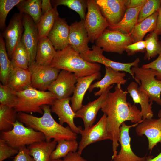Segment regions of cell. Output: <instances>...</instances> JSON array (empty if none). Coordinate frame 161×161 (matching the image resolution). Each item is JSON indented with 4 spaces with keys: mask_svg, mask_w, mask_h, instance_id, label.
<instances>
[{
    "mask_svg": "<svg viewBox=\"0 0 161 161\" xmlns=\"http://www.w3.org/2000/svg\"><path fill=\"white\" fill-rule=\"evenodd\" d=\"M135 132L139 136L145 135L148 140V150L151 152L157 144H161V119H146L136 127Z\"/></svg>",
    "mask_w": 161,
    "mask_h": 161,
    "instance_id": "obj_17",
    "label": "cell"
},
{
    "mask_svg": "<svg viewBox=\"0 0 161 161\" xmlns=\"http://www.w3.org/2000/svg\"><path fill=\"white\" fill-rule=\"evenodd\" d=\"M143 6L127 9L120 21L115 25L109 26L107 29L130 35L134 27L137 24L139 13Z\"/></svg>",
    "mask_w": 161,
    "mask_h": 161,
    "instance_id": "obj_27",
    "label": "cell"
},
{
    "mask_svg": "<svg viewBox=\"0 0 161 161\" xmlns=\"http://www.w3.org/2000/svg\"><path fill=\"white\" fill-rule=\"evenodd\" d=\"M19 150L9 145L4 140L0 138V161H3L17 154Z\"/></svg>",
    "mask_w": 161,
    "mask_h": 161,
    "instance_id": "obj_41",
    "label": "cell"
},
{
    "mask_svg": "<svg viewBox=\"0 0 161 161\" xmlns=\"http://www.w3.org/2000/svg\"><path fill=\"white\" fill-rule=\"evenodd\" d=\"M28 69L31 75V86L44 91L48 90L61 71V69L50 66L39 64L35 61L29 66Z\"/></svg>",
    "mask_w": 161,
    "mask_h": 161,
    "instance_id": "obj_9",
    "label": "cell"
},
{
    "mask_svg": "<svg viewBox=\"0 0 161 161\" xmlns=\"http://www.w3.org/2000/svg\"><path fill=\"white\" fill-rule=\"evenodd\" d=\"M50 66L72 72L77 78L99 72L101 67L99 64L83 59L69 44L63 49L57 51Z\"/></svg>",
    "mask_w": 161,
    "mask_h": 161,
    "instance_id": "obj_3",
    "label": "cell"
},
{
    "mask_svg": "<svg viewBox=\"0 0 161 161\" xmlns=\"http://www.w3.org/2000/svg\"><path fill=\"white\" fill-rule=\"evenodd\" d=\"M77 80L74 73L61 70L48 90L54 95L56 99L70 97L73 93Z\"/></svg>",
    "mask_w": 161,
    "mask_h": 161,
    "instance_id": "obj_14",
    "label": "cell"
},
{
    "mask_svg": "<svg viewBox=\"0 0 161 161\" xmlns=\"http://www.w3.org/2000/svg\"><path fill=\"white\" fill-rule=\"evenodd\" d=\"M87 0H54L51 2L53 7L63 5L76 12L79 15L81 20H84L87 8Z\"/></svg>",
    "mask_w": 161,
    "mask_h": 161,
    "instance_id": "obj_37",
    "label": "cell"
},
{
    "mask_svg": "<svg viewBox=\"0 0 161 161\" xmlns=\"http://www.w3.org/2000/svg\"><path fill=\"white\" fill-rule=\"evenodd\" d=\"M153 157V156L151 155L146 161H161V152L156 157Z\"/></svg>",
    "mask_w": 161,
    "mask_h": 161,
    "instance_id": "obj_49",
    "label": "cell"
},
{
    "mask_svg": "<svg viewBox=\"0 0 161 161\" xmlns=\"http://www.w3.org/2000/svg\"><path fill=\"white\" fill-rule=\"evenodd\" d=\"M13 161H35L29 153L26 146L21 148L17 155L14 157Z\"/></svg>",
    "mask_w": 161,
    "mask_h": 161,
    "instance_id": "obj_44",
    "label": "cell"
},
{
    "mask_svg": "<svg viewBox=\"0 0 161 161\" xmlns=\"http://www.w3.org/2000/svg\"><path fill=\"white\" fill-rule=\"evenodd\" d=\"M92 50H90L85 53L80 54L81 57L86 61L90 63L101 64L105 67H110L119 71H124L130 74L135 79L134 74L131 70L132 67L138 66L140 61L139 58L134 61L129 63H123L111 60L106 57L103 54V51L100 47L93 45Z\"/></svg>",
    "mask_w": 161,
    "mask_h": 161,
    "instance_id": "obj_10",
    "label": "cell"
},
{
    "mask_svg": "<svg viewBox=\"0 0 161 161\" xmlns=\"http://www.w3.org/2000/svg\"><path fill=\"white\" fill-rule=\"evenodd\" d=\"M158 14V10L134 27L130 34L133 43L143 40L147 33L154 31Z\"/></svg>",
    "mask_w": 161,
    "mask_h": 161,
    "instance_id": "obj_29",
    "label": "cell"
},
{
    "mask_svg": "<svg viewBox=\"0 0 161 161\" xmlns=\"http://www.w3.org/2000/svg\"><path fill=\"white\" fill-rule=\"evenodd\" d=\"M55 149L52 153L50 160L64 158L70 152L78 150L79 143L76 139L62 140H59Z\"/></svg>",
    "mask_w": 161,
    "mask_h": 161,
    "instance_id": "obj_34",
    "label": "cell"
},
{
    "mask_svg": "<svg viewBox=\"0 0 161 161\" xmlns=\"http://www.w3.org/2000/svg\"><path fill=\"white\" fill-rule=\"evenodd\" d=\"M127 91L123 90L121 85H117L114 92H109L101 109L106 115L107 127L112 138L113 154L111 160L117 154L120 128L122 124L127 121L136 123L143 120L141 110L134 105H132L127 101Z\"/></svg>",
    "mask_w": 161,
    "mask_h": 161,
    "instance_id": "obj_1",
    "label": "cell"
},
{
    "mask_svg": "<svg viewBox=\"0 0 161 161\" xmlns=\"http://www.w3.org/2000/svg\"><path fill=\"white\" fill-rule=\"evenodd\" d=\"M101 76V73L99 72L77 78L73 95L70 98L71 106L74 112H76L82 106L85 95L92 82L95 80H99Z\"/></svg>",
    "mask_w": 161,
    "mask_h": 161,
    "instance_id": "obj_22",
    "label": "cell"
},
{
    "mask_svg": "<svg viewBox=\"0 0 161 161\" xmlns=\"http://www.w3.org/2000/svg\"><path fill=\"white\" fill-rule=\"evenodd\" d=\"M22 0H0V28L4 30L5 29V21L9 12L16 6Z\"/></svg>",
    "mask_w": 161,
    "mask_h": 161,
    "instance_id": "obj_40",
    "label": "cell"
},
{
    "mask_svg": "<svg viewBox=\"0 0 161 161\" xmlns=\"http://www.w3.org/2000/svg\"><path fill=\"white\" fill-rule=\"evenodd\" d=\"M13 68L6 49L2 33L0 35V80L1 83L6 85L9 75Z\"/></svg>",
    "mask_w": 161,
    "mask_h": 161,
    "instance_id": "obj_31",
    "label": "cell"
},
{
    "mask_svg": "<svg viewBox=\"0 0 161 161\" xmlns=\"http://www.w3.org/2000/svg\"><path fill=\"white\" fill-rule=\"evenodd\" d=\"M145 41H141L133 43L127 46L125 51L129 56L132 55L137 52L143 53L146 51Z\"/></svg>",
    "mask_w": 161,
    "mask_h": 161,
    "instance_id": "obj_42",
    "label": "cell"
},
{
    "mask_svg": "<svg viewBox=\"0 0 161 161\" xmlns=\"http://www.w3.org/2000/svg\"><path fill=\"white\" fill-rule=\"evenodd\" d=\"M87 12L84 20L89 42L94 43L109 24L95 0H87Z\"/></svg>",
    "mask_w": 161,
    "mask_h": 161,
    "instance_id": "obj_7",
    "label": "cell"
},
{
    "mask_svg": "<svg viewBox=\"0 0 161 161\" xmlns=\"http://www.w3.org/2000/svg\"><path fill=\"white\" fill-rule=\"evenodd\" d=\"M158 116L159 118L161 119V109L158 112Z\"/></svg>",
    "mask_w": 161,
    "mask_h": 161,
    "instance_id": "obj_51",
    "label": "cell"
},
{
    "mask_svg": "<svg viewBox=\"0 0 161 161\" xmlns=\"http://www.w3.org/2000/svg\"><path fill=\"white\" fill-rule=\"evenodd\" d=\"M69 26V44L80 54L90 50L88 46L89 41L84 26V20L75 21Z\"/></svg>",
    "mask_w": 161,
    "mask_h": 161,
    "instance_id": "obj_20",
    "label": "cell"
},
{
    "mask_svg": "<svg viewBox=\"0 0 161 161\" xmlns=\"http://www.w3.org/2000/svg\"><path fill=\"white\" fill-rule=\"evenodd\" d=\"M128 0H96L97 4L109 26L114 25L123 18Z\"/></svg>",
    "mask_w": 161,
    "mask_h": 161,
    "instance_id": "obj_16",
    "label": "cell"
},
{
    "mask_svg": "<svg viewBox=\"0 0 161 161\" xmlns=\"http://www.w3.org/2000/svg\"><path fill=\"white\" fill-rule=\"evenodd\" d=\"M57 52L47 37L39 39L35 61L38 64L50 66Z\"/></svg>",
    "mask_w": 161,
    "mask_h": 161,
    "instance_id": "obj_28",
    "label": "cell"
},
{
    "mask_svg": "<svg viewBox=\"0 0 161 161\" xmlns=\"http://www.w3.org/2000/svg\"><path fill=\"white\" fill-rule=\"evenodd\" d=\"M113 86H109L98 98L89 102L86 105H83L75 112V118H79L82 119L84 129H86L93 125L99 110L101 108Z\"/></svg>",
    "mask_w": 161,
    "mask_h": 161,
    "instance_id": "obj_18",
    "label": "cell"
},
{
    "mask_svg": "<svg viewBox=\"0 0 161 161\" xmlns=\"http://www.w3.org/2000/svg\"><path fill=\"white\" fill-rule=\"evenodd\" d=\"M70 98L55 99L51 105V111L57 115L60 124L63 125L66 123L73 131L80 134L82 129L80 126H77L74 122L75 114L69 104Z\"/></svg>",
    "mask_w": 161,
    "mask_h": 161,
    "instance_id": "obj_19",
    "label": "cell"
},
{
    "mask_svg": "<svg viewBox=\"0 0 161 161\" xmlns=\"http://www.w3.org/2000/svg\"><path fill=\"white\" fill-rule=\"evenodd\" d=\"M135 80L140 85L139 89L147 94L151 102L161 106V80L156 78L157 71L150 68L132 67Z\"/></svg>",
    "mask_w": 161,
    "mask_h": 161,
    "instance_id": "obj_6",
    "label": "cell"
},
{
    "mask_svg": "<svg viewBox=\"0 0 161 161\" xmlns=\"http://www.w3.org/2000/svg\"><path fill=\"white\" fill-rule=\"evenodd\" d=\"M146 43L145 60H149L159 55L161 52V41L158 35L154 31L148 34L145 38Z\"/></svg>",
    "mask_w": 161,
    "mask_h": 161,
    "instance_id": "obj_35",
    "label": "cell"
},
{
    "mask_svg": "<svg viewBox=\"0 0 161 161\" xmlns=\"http://www.w3.org/2000/svg\"><path fill=\"white\" fill-rule=\"evenodd\" d=\"M17 100L14 107L17 112H37L43 114L42 106L52 105L56 98L50 92L41 91L32 86L16 92Z\"/></svg>",
    "mask_w": 161,
    "mask_h": 161,
    "instance_id": "obj_4",
    "label": "cell"
},
{
    "mask_svg": "<svg viewBox=\"0 0 161 161\" xmlns=\"http://www.w3.org/2000/svg\"><path fill=\"white\" fill-rule=\"evenodd\" d=\"M160 41H161V37H160Z\"/></svg>",
    "mask_w": 161,
    "mask_h": 161,
    "instance_id": "obj_52",
    "label": "cell"
},
{
    "mask_svg": "<svg viewBox=\"0 0 161 161\" xmlns=\"http://www.w3.org/2000/svg\"><path fill=\"white\" fill-rule=\"evenodd\" d=\"M31 77L28 69L13 68L8 76L7 85L16 92L31 86Z\"/></svg>",
    "mask_w": 161,
    "mask_h": 161,
    "instance_id": "obj_25",
    "label": "cell"
},
{
    "mask_svg": "<svg viewBox=\"0 0 161 161\" xmlns=\"http://www.w3.org/2000/svg\"><path fill=\"white\" fill-rule=\"evenodd\" d=\"M142 67L144 68H150L157 71L156 78L161 80V52L158 57L153 61L143 65Z\"/></svg>",
    "mask_w": 161,
    "mask_h": 161,
    "instance_id": "obj_43",
    "label": "cell"
},
{
    "mask_svg": "<svg viewBox=\"0 0 161 161\" xmlns=\"http://www.w3.org/2000/svg\"><path fill=\"white\" fill-rule=\"evenodd\" d=\"M69 31L70 26L65 19L58 17L47 36L56 51L61 50L69 45Z\"/></svg>",
    "mask_w": 161,
    "mask_h": 161,
    "instance_id": "obj_21",
    "label": "cell"
},
{
    "mask_svg": "<svg viewBox=\"0 0 161 161\" xmlns=\"http://www.w3.org/2000/svg\"><path fill=\"white\" fill-rule=\"evenodd\" d=\"M42 108L44 113L41 117L20 112L18 113L17 120L27 127L41 132L44 135L46 141H50L52 139L57 141L64 139H77V134L69 126L64 127L53 118L50 105H43Z\"/></svg>",
    "mask_w": 161,
    "mask_h": 161,
    "instance_id": "obj_2",
    "label": "cell"
},
{
    "mask_svg": "<svg viewBox=\"0 0 161 161\" xmlns=\"http://www.w3.org/2000/svg\"><path fill=\"white\" fill-rule=\"evenodd\" d=\"M17 100L16 92L7 85L0 84V104L13 108Z\"/></svg>",
    "mask_w": 161,
    "mask_h": 161,
    "instance_id": "obj_38",
    "label": "cell"
},
{
    "mask_svg": "<svg viewBox=\"0 0 161 161\" xmlns=\"http://www.w3.org/2000/svg\"><path fill=\"white\" fill-rule=\"evenodd\" d=\"M62 161H87L77 152H70L63 158Z\"/></svg>",
    "mask_w": 161,
    "mask_h": 161,
    "instance_id": "obj_45",
    "label": "cell"
},
{
    "mask_svg": "<svg viewBox=\"0 0 161 161\" xmlns=\"http://www.w3.org/2000/svg\"><path fill=\"white\" fill-rule=\"evenodd\" d=\"M18 120L13 124V129L7 131H1L0 138L11 146L19 150L26 145L45 140L41 132L25 126Z\"/></svg>",
    "mask_w": 161,
    "mask_h": 161,
    "instance_id": "obj_5",
    "label": "cell"
},
{
    "mask_svg": "<svg viewBox=\"0 0 161 161\" xmlns=\"http://www.w3.org/2000/svg\"><path fill=\"white\" fill-rule=\"evenodd\" d=\"M22 23L24 30L21 41L28 52L30 65L35 61L39 40L38 32L36 24L29 15L23 14Z\"/></svg>",
    "mask_w": 161,
    "mask_h": 161,
    "instance_id": "obj_15",
    "label": "cell"
},
{
    "mask_svg": "<svg viewBox=\"0 0 161 161\" xmlns=\"http://www.w3.org/2000/svg\"><path fill=\"white\" fill-rule=\"evenodd\" d=\"M53 7L50 0H42L41 8L42 14L45 13Z\"/></svg>",
    "mask_w": 161,
    "mask_h": 161,
    "instance_id": "obj_48",
    "label": "cell"
},
{
    "mask_svg": "<svg viewBox=\"0 0 161 161\" xmlns=\"http://www.w3.org/2000/svg\"><path fill=\"white\" fill-rule=\"evenodd\" d=\"M147 1V0H128L126 4L127 9L143 6Z\"/></svg>",
    "mask_w": 161,
    "mask_h": 161,
    "instance_id": "obj_46",
    "label": "cell"
},
{
    "mask_svg": "<svg viewBox=\"0 0 161 161\" xmlns=\"http://www.w3.org/2000/svg\"><path fill=\"white\" fill-rule=\"evenodd\" d=\"M57 144V141L54 140L49 142L44 141L34 143L27 148L30 155L35 161H49Z\"/></svg>",
    "mask_w": 161,
    "mask_h": 161,
    "instance_id": "obj_26",
    "label": "cell"
},
{
    "mask_svg": "<svg viewBox=\"0 0 161 161\" xmlns=\"http://www.w3.org/2000/svg\"><path fill=\"white\" fill-rule=\"evenodd\" d=\"M13 68L28 69L29 56L26 48L21 41L16 46L10 59Z\"/></svg>",
    "mask_w": 161,
    "mask_h": 161,
    "instance_id": "obj_36",
    "label": "cell"
},
{
    "mask_svg": "<svg viewBox=\"0 0 161 161\" xmlns=\"http://www.w3.org/2000/svg\"><path fill=\"white\" fill-rule=\"evenodd\" d=\"M153 31L158 35H161V4L158 10L156 25Z\"/></svg>",
    "mask_w": 161,
    "mask_h": 161,
    "instance_id": "obj_47",
    "label": "cell"
},
{
    "mask_svg": "<svg viewBox=\"0 0 161 161\" xmlns=\"http://www.w3.org/2000/svg\"><path fill=\"white\" fill-rule=\"evenodd\" d=\"M59 14L56 7H53L45 13L42 14L36 24L39 39L47 37L52 29Z\"/></svg>",
    "mask_w": 161,
    "mask_h": 161,
    "instance_id": "obj_30",
    "label": "cell"
},
{
    "mask_svg": "<svg viewBox=\"0 0 161 161\" xmlns=\"http://www.w3.org/2000/svg\"><path fill=\"white\" fill-rule=\"evenodd\" d=\"M95 43L103 51L121 54L125 51L126 47L133 42L130 35L107 28Z\"/></svg>",
    "mask_w": 161,
    "mask_h": 161,
    "instance_id": "obj_8",
    "label": "cell"
},
{
    "mask_svg": "<svg viewBox=\"0 0 161 161\" xmlns=\"http://www.w3.org/2000/svg\"><path fill=\"white\" fill-rule=\"evenodd\" d=\"M17 112L14 108L0 104V130L7 131L11 130L17 120Z\"/></svg>",
    "mask_w": 161,
    "mask_h": 161,
    "instance_id": "obj_33",
    "label": "cell"
},
{
    "mask_svg": "<svg viewBox=\"0 0 161 161\" xmlns=\"http://www.w3.org/2000/svg\"><path fill=\"white\" fill-rule=\"evenodd\" d=\"M49 161H62V160L61 159H58L50 160Z\"/></svg>",
    "mask_w": 161,
    "mask_h": 161,
    "instance_id": "obj_50",
    "label": "cell"
},
{
    "mask_svg": "<svg viewBox=\"0 0 161 161\" xmlns=\"http://www.w3.org/2000/svg\"><path fill=\"white\" fill-rule=\"evenodd\" d=\"M132 99L134 103L139 104L140 106L142 119L152 118L153 113L152 110L151 102L148 96L145 93L140 90L138 84L136 82H131L127 88V91Z\"/></svg>",
    "mask_w": 161,
    "mask_h": 161,
    "instance_id": "obj_24",
    "label": "cell"
},
{
    "mask_svg": "<svg viewBox=\"0 0 161 161\" xmlns=\"http://www.w3.org/2000/svg\"><path fill=\"white\" fill-rule=\"evenodd\" d=\"M161 4V0H147L145 4L140 9L138 16L139 23L151 15L159 9Z\"/></svg>",
    "mask_w": 161,
    "mask_h": 161,
    "instance_id": "obj_39",
    "label": "cell"
},
{
    "mask_svg": "<svg viewBox=\"0 0 161 161\" xmlns=\"http://www.w3.org/2000/svg\"><path fill=\"white\" fill-rule=\"evenodd\" d=\"M141 122L130 125L126 124L125 122L122 124L120 128L118 139V142L120 145V149L119 153L117 154L112 160L146 161L151 156L146 155L143 157H139L134 153L131 148V138L129 135V130L131 128L135 127Z\"/></svg>",
    "mask_w": 161,
    "mask_h": 161,
    "instance_id": "obj_13",
    "label": "cell"
},
{
    "mask_svg": "<svg viewBox=\"0 0 161 161\" xmlns=\"http://www.w3.org/2000/svg\"><path fill=\"white\" fill-rule=\"evenodd\" d=\"M106 116L104 113L98 122L80 133L81 139L79 142L77 152L81 155L83 150L89 145L96 142L106 140H112L106 125Z\"/></svg>",
    "mask_w": 161,
    "mask_h": 161,
    "instance_id": "obj_11",
    "label": "cell"
},
{
    "mask_svg": "<svg viewBox=\"0 0 161 161\" xmlns=\"http://www.w3.org/2000/svg\"><path fill=\"white\" fill-rule=\"evenodd\" d=\"M23 16V14L19 12L14 14L2 33L10 60L16 46L21 41L24 30L22 23Z\"/></svg>",
    "mask_w": 161,
    "mask_h": 161,
    "instance_id": "obj_12",
    "label": "cell"
},
{
    "mask_svg": "<svg viewBox=\"0 0 161 161\" xmlns=\"http://www.w3.org/2000/svg\"><path fill=\"white\" fill-rule=\"evenodd\" d=\"M124 72L114 70L110 67H105V74L104 77L100 80L91 84L88 90L89 92L95 88H99L100 90L94 93L95 96H100L110 86L113 84L124 85L127 80L124 78L126 76Z\"/></svg>",
    "mask_w": 161,
    "mask_h": 161,
    "instance_id": "obj_23",
    "label": "cell"
},
{
    "mask_svg": "<svg viewBox=\"0 0 161 161\" xmlns=\"http://www.w3.org/2000/svg\"><path fill=\"white\" fill-rule=\"evenodd\" d=\"M41 0H22L16 7L19 12L30 16L37 24L42 15Z\"/></svg>",
    "mask_w": 161,
    "mask_h": 161,
    "instance_id": "obj_32",
    "label": "cell"
}]
</instances>
